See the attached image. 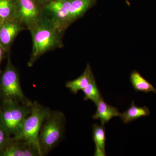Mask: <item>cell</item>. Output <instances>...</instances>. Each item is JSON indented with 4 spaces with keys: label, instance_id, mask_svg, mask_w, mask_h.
<instances>
[{
    "label": "cell",
    "instance_id": "21",
    "mask_svg": "<svg viewBox=\"0 0 156 156\" xmlns=\"http://www.w3.org/2000/svg\"><path fill=\"white\" fill-rule=\"evenodd\" d=\"M36 1L37 2L39 3V5H43L46 4V3L50 2V1H52V0H36Z\"/></svg>",
    "mask_w": 156,
    "mask_h": 156
},
{
    "label": "cell",
    "instance_id": "13",
    "mask_svg": "<svg viewBox=\"0 0 156 156\" xmlns=\"http://www.w3.org/2000/svg\"><path fill=\"white\" fill-rule=\"evenodd\" d=\"M150 115L148 108L146 106L138 107L132 101L131 106L126 111L121 113L119 117L123 122L127 124L139 118L148 116Z\"/></svg>",
    "mask_w": 156,
    "mask_h": 156
},
{
    "label": "cell",
    "instance_id": "10",
    "mask_svg": "<svg viewBox=\"0 0 156 156\" xmlns=\"http://www.w3.org/2000/svg\"><path fill=\"white\" fill-rule=\"evenodd\" d=\"M95 2L96 0H73L66 23V29L73 23L83 17Z\"/></svg>",
    "mask_w": 156,
    "mask_h": 156
},
{
    "label": "cell",
    "instance_id": "19",
    "mask_svg": "<svg viewBox=\"0 0 156 156\" xmlns=\"http://www.w3.org/2000/svg\"><path fill=\"white\" fill-rule=\"evenodd\" d=\"M94 155L95 156H105L106 155V153H105L98 147H95V153H94Z\"/></svg>",
    "mask_w": 156,
    "mask_h": 156
},
{
    "label": "cell",
    "instance_id": "9",
    "mask_svg": "<svg viewBox=\"0 0 156 156\" xmlns=\"http://www.w3.org/2000/svg\"><path fill=\"white\" fill-rule=\"evenodd\" d=\"M25 27L16 19L4 20L0 26V45L6 52L10 50L15 38Z\"/></svg>",
    "mask_w": 156,
    "mask_h": 156
},
{
    "label": "cell",
    "instance_id": "22",
    "mask_svg": "<svg viewBox=\"0 0 156 156\" xmlns=\"http://www.w3.org/2000/svg\"><path fill=\"white\" fill-rule=\"evenodd\" d=\"M4 21V19H3L2 17H0V26H1V25L2 24V23Z\"/></svg>",
    "mask_w": 156,
    "mask_h": 156
},
{
    "label": "cell",
    "instance_id": "4",
    "mask_svg": "<svg viewBox=\"0 0 156 156\" xmlns=\"http://www.w3.org/2000/svg\"><path fill=\"white\" fill-rule=\"evenodd\" d=\"M50 111V108L47 107L43 106L37 101H34L31 106L30 113L24 120L19 133L13 137L29 143L38 148L40 151L39 133Z\"/></svg>",
    "mask_w": 156,
    "mask_h": 156
},
{
    "label": "cell",
    "instance_id": "3",
    "mask_svg": "<svg viewBox=\"0 0 156 156\" xmlns=\"http://www.w3.org/2000/svg\"><path fill=\"white\" fill-rule=\"evenodd\" d=\"M31 105L23 104L13 99L2 100L0 129L10 136H17L24 120L30 113Z\"/></svg>",
    "mask_w": 156,
    "mask_h": 156
},
{
    "label": "cell",
    "instance_id": "12",
    "mask_svg": "<svg viewBox=\"0 0 156 156\" xmlns=\"http://www.w3.org/2000/svg\"><path fill=\"white\" fill-rule=\"evenodd\" d=\"M94 76L90 64L88 63L83 73L75 80L67 82L66 84V87L73 93L76 94L78 91H83L88 87Z\"/></svg>",
    "mask_w": 156,
    "mask_h": 156
},
{
    "label": "cell",
    "instance_id": "15",
    "mask_svg": "<svg viewBox=\"0 0 156 156\" xmlns=\"http://www.w3.org/2000/svg\"><path fill=\"white\" fill-rule=\"evenodd\" d=\"M83 91L85 95L84 100L92 101V102L95 105L97 104L98 102L101 99L103 98V97L101 96V94L99 92V89L98 88L94 76L92 77L88 87Z\"/></svg>",
    "mask_w": 156,
    "mask_h": 156
},
{
    "label": "cell",
    "instance_id": "18",
    "mask_svg": "<svg viewBox=\"0 0 156 156\" xmlns=\"http://www.w3.org/2000/svg\"><path fill=\"white\" fill-rule=\"evenodd\" d=\"M12 136L0 129V153L5 147Z\"/></svg>",
    "mask_w": 156,
    "mask_h": 156
},
{
    "label": "cell",
    "instance_id": "11",
    "mask_svg": "<svg viewBox=\"0 0 156 156\" xmlns=\"http://www.w3.org/2000/svg\"><path fill=\"white\" fill-rule=\"evenodd\" d=\"M96 112L92 116L93 119H100L102 126H104L113 117H119L120 113L119 109L115 107L106 103L103 98L101 99L97 104Z\"/></svg>",
    "mask_w": 156,
    "mask_h": 156
},
{
    "label": "cell",
    "instance_id": "17",
    "mask_svg": "<svg viewBox=\"0 0 156 156\" xmlns=\"http://www.w3.org/2000/svg\"><path fill=\"white\" fill-rule=\"evenodd\" d=\"M15 0H0V17L4 20L15 19Z\"/></svg>",
    "mask_w": 156,
    "mask_h": 156
},
{
    "label": "cell",
    "instance_id": "14",
    "mask_svg": "<svg viewBox=\"0 0 156 156\" xmlns=\"http://www.w3.org/2000/svg\"><path fill=\"white\" fill-rule=\"evenodd\" d=\"M130 80L132 87L136 92L145 93L152 92L156 93V88L137 71L134 70L131 72Z\"/></svg>",
    "mask_w": 156,
    "mask_h": 156
},
{
    "label": "cell",
    "instance_id": "7",
    "mask_svg": "<svg viewBox=\"0 0 156 156\" xmlns=\"http://www.w3.org/2000/svg\"><path fill=\"white\" fill-rule=\"evenodd\" d=\"M40 5L36 0H15V19L30 30L43 18Z\"/></svg>",
    "mask_w": 156,
    "mask_h": 156
},
{
    "label": "cell",
    "instance_id": "20",
    "mask_svg": "<svg viewBox=\"0 0 156 156\" xmlns=\"http://www.w3.org/2000/svg\"><path fill=\"white\" fill-rule=\"evenodd\" d=\"M6 53V51L0 45V65H1V62H2L3 59H4V57H5V53ZM2 73V71H1V69H0V76H1Z\"/></svg>",
    "mask_w": 156,
    "mask_h": 156
},
{
    "label": "cell",
    "instance_id": "5",
    "mask_svg": "<svg viewBox=\"0 0 156 156\" xmlns=\"http://www.w3.org/2000/svg\"><path fill=\"white\" fill-rule=\"evenodd\" d=\"M5 70L0 76V98L13 99L27 105H31L33 102L29 100L23 92L19 73L11 62L9 55Z\"/></svg>",
    "mask_w": 156,
    "mask_h": 156
},
{
    "label": "cell",
    "instance_id": "1",
    "mask_svg": "<svg viewBox=\"0 0 156 156\" xmlns=\"http://www.w3.org/2000/svg\"><path fill=\"white\" fill-rule=\"evenodd\" d=\"M33 41L32 51L27 63L29 67L48 51L61 47L62 33L43 17L40 22L30 30Z\"/></svg>",
    "mask_w": 156,
    "mask_h": 156
},
{
    "label": "cell",
    "instance_id": "2",
    "mask_svg": "<svg viewBox=\"0 0 156 156\" xmlns=\"http://www.w3.org/2000/svg\"><path fill=\"white\" fill-rule=\"evenodd\" d=\"M66 118L58 111H51L40 130L38 136L41 156L48 155L61 141L65 132Z\"/></svg>",
    "mask_w": 156,
    "mask_h": 156
},
{
    "label": "cell",
    "instance_id": "8",
    "mask_svg": "<svg viewBox=\"0 0 156 156\" xmlns=\"http://www.w3.org/2000/svg\"><path fill=\"white\" fill-rule=\"evenodd\" d=\"M0 156H41L38 148L23 140L11 137Z\"/></svg>",
    "mask_w": 156,
    "mask_h": 156
},
{
    "label": "cell",
    "instance_id": "6",
    "mask_svg": "<svg viewBox=\"0 0 156 156\" xmlns=\"http://www.w3.org/2000/svg\"><path fill=\"white\" fill-rule=\"evenodd\" d=\"M73 0H52L43 5V17L62 33L66 29V23Z\"/></svg>",
    "mask_w": 156,
    "mask_h": 156
},
{
    "label": "cell",
    "instance_id": "16",
    "mask_svg": "<svg viewBox=\"0 0 156 156\" xmlns=\"http://www.w3.org/2000/svg\"><path fill=\"white\" fill-rule=\"evenodd\" d=\"M93 140L95 142V147H98L105 153V142H106V132L104 126H99L95 124L92 126Z\"/></svg>",
    "mask_w": 156,
    "mask_h": 156
}]
</instances>
